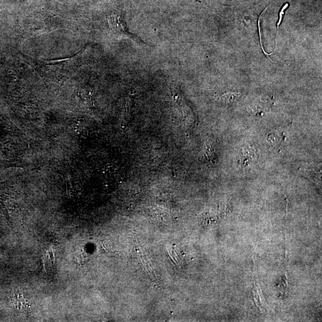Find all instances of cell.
<instances>
[{"instance_id":"cell-1","label":"cell","mask_w":322,"mask_h":322,"mask_svg":"<svg viewBox=\"0 0 322 322\" xmlns=\"http://www.w3.org/2000/svg\"><path fill=\"white\" fill-rule=\"evenodd\" d=\"M85 50L70 58L57 60H40L24 56L26 64L40 76L50 80H62L72 76L82 64Z\"/></svg>"},{"instance_id":"cell-3","label":"cell","mask_w":322,"mask_h":322,"mask_svg":"<svg viewBox=\"0 0 322 322\" xmlns=\"http://www.w3.org/2000/svg\"><path fill=\"white\" fill-rule=\"evenodd\" d=\"M256 158V152L253 148L244 146L240 154V162L244 166H248Z\"/></svg>"},{"instance_id":"cell-4","label":"cell","mask_w":322,"mask_h":322,"mask_svg":"<svg viewBox=\"0 0 322 322\" xmlns=\"http://www.w3.org/2000/svg\"><path fill=\"white\" fill-rule=\"evenodd\" d=\"M267 140L269 144H276L282 140V135L278 132L271 133L267 136Z\"/></svg>"},{"instance_id":"cell-2","label":"cell","mask_w":322,"mask_h":322,"mask_svg":"<svg viewBox=\"0 0 322 322\" xmlns=\"http://www.w3.org/2000/svg\"><path fill=\"white\" fill-rule=\"evenodd\" d=\"M110 30L112 36L116 38H130L138 43H144L136 36L130 33L124 20L119 14H112L108 18Z\"/></svg>"},{"instance_id":"cell-6","label":"cell","mask_w":322,"mask_h":322,"mask_svg":"<svg viewBox=\"0 0 322 322\" xmlns=\"http://www.w3.org/2000/svg\"><path fill=\"white\" fill-rule=\"evenodd\" d=\"M288 3H286V4L283 6L282 8H281V10L280 12V18H278V23L277 24L278 30V27H280V24L282 22V18L284 14V12H286V10L288 8Z\"/></svg>"},{"instance_id":"cell-5","label":"cell","mask_w":322,"mask_h":322,"mask_svg":"<svg viewBox=\"0 0 322 322\" xmlns=\"http://www.w3.org/2000/svg\"><path fill=\"white\" fill-rule=\"evenodd\" d=\"M240 96V94H226L222 96V99L226 102H228V103H230L232 102H234L236 99Z\"/></svg>"}]
</instances>
